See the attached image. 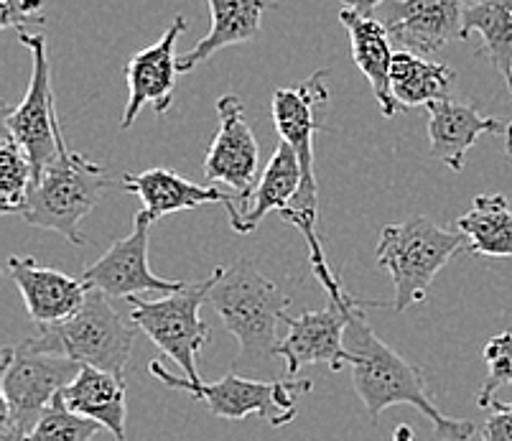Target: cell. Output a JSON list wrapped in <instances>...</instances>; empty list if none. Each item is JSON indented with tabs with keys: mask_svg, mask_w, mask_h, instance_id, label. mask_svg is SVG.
<instances>
[{
	"mask_svg": "<svg viewBox=\"0 0 512 441\" xmlns=\"http://www.w3.org/2000/svg\"><path fill=\"white\" fill-rule=\"evenodd\" d=\"M327 77L329 72L319 69L301 85L281 87V90L273 92L271 102L278 136L293 148L301 164V192L291 210L281 212V217L304 232L306 245H309L311 271L316 278L334 273L319 240V187H316L314 174V136L319 131L316 110L327 105L329 100Z\"/></svg>",
	"mask_w": 512,
	"mask_h": 441,
	"instance_id": "obj_3",
	"label": "cell"
},
{
	"mask_svg": "<svg viewBox=\"0 0 512 441\" xmlns=\"http://www.w3.org/2000/svg\"><path fill=\"white\" fill-rule=\"evenodd\" d=\"M44 0H0V29H18L26 23H44Z\"/></svg>",
	"mask_w": 512,
	"mask_h": 441,
	"instance_id": "obj_29",
	"label": "cell"
},
{
	"mask_svg": "<svg viewBox=\"0 0 512 441\" xmlns=\"http://www.w3.org/2000/svg\"><path fill=\"white\" fill-rule=\"evenodd\" d=\"M102 426L74 413L62 396L39 416L34 429L18 441H90Z\"/></svg>",
	"mask_w": 512,
	"mask_h": 441,
	"instance_id": "obj_27",
	"label": "cell"
},
{
	"mask_svg": "<svg viewBox=\"0 0 512 441\" xmlns=\"http://www.w3.org/2000/svg\"><path fill=\"white\" fill-rule=\"evenodd\" d=\"M299 192V156L293 153V148L288 146V143L281 141L276 151H273L268 166H265L263 176L258 179V187H255L253 197L242 204V210L235 202H230L225 207L232 230L240 232V235H250V232L263 222V217L268 215V212H278V215H281V212L291 210L296 197H299Z\"/></svg>",
	"mask_w": 512,
	"mask_h": 441,
	"instance_id": "obj_18",
	"label": "cell"
},
{
	"mask_svg": "<svg viewBox=\"0 0 512 441\" xmlns=\"http://www.w3.org/2000/svg\"><path fill=\"white\" fill-rule=\"evenodd\" d=\"M344 8H349V11L360 13V16H367V18H375V13L380 11V6L383 3H388V0H342Z\"/></svg>",
	"mask_w": 512,
	"mask_h": 441,
	"instance_id": "obj_31",
	"label": "cell"
},
{
	"mask_svg": "<svg viewBox=\"0 0 512 441\" xmlns=\"http://www.w3.org/2000/svg\"><path fill=\"white\" fill-rule=\"evenodd\" d=\"M428 143L431 153L451 171H462L464 159H467L469 148L477 143L479 136L490 133V136H502L507 133V125L502 120L490 118V115L479 113L474 105L454 102L451 97L428 105Z\"/></svg>",
	"mask_w": 512,
	"mask_h": 441,
	"instance_id": "obj_17",
	"label": "cell"
},
{
	"mask_svg": "<svg viewBox=\"0 0 512 441\" xmlns=\"http://www.w3.org/2000/svg\"><path fill=\"white\" fill-rule=\"evenodd\" d=\"M186 18L176 16L166 34L148 49L136 51L125 64V85H128V102H125L120 128L128 131L136 123L146 105H151L156 115H166L174 102L176 80H179V57L176 41L186 31Z\"/></svg>",
	"mask_w": 512,
	"mask_h": 441,
	"instance_id": "obj_13",
	"label": "cell"
},
{
	"mask_svg": "<svg viewBox=\"0 0 512 441\" xmlns=\"http://www.w3.org/2000/svg\"><path fill=\"white\" fill-rule=\"evenodd\" d=\"M138 332L141 329L133 319H123L110 299L90 286V294L77 314L59 324H44L21 342L31 350L67 357L77 365H90L125 380Z\"/></svg>",
	"mask_w": 512,
	"mask_h": 441,
	"instance_id": "obj_4",
	"label": "cell"
},
{
	"mask_svg": "<svg viewBox=\"0 0 512 441\" xmlns=\"http://www.w3.org/2000/svg\"><path fill=\"white\" fill-rule=\"evenodd\" d=\"M505 138H507V161H512V123L507 125Z\"/></svg>",
	"mask_w": 512,
	"mask_h": 441,
	"instance_id": "obj_33",
	"label": "cell"
},
{
	"mask_svg": "<svg viewBox=\"0 0 512 441\" xmlns=\"http://www.w3.org/2000/svg\"><path fill=\"white\" fill-rule=\"evenodd\" d=\"M217 271L202 281H186L184 289L164 294V299H138L130 301V319L146 334L148 340L174 360L184 378L202 380L199 375V355L212 340V329L204 322L199 309L209 299Z\"/></svg>",
	"mask_w": 512,
	"mask_h": 441,
	"instance_id": "obj_9",
	"label": "cell"
},
{
	"mask_svg": "<svg viewBox=\"0 0 512 441\" xmlns=\"http://www.w3.org/2000/svg\"><path fill=\"white\" fill-rule=\"evenodd\" d=\"M212 13V29L199 41L194 49L179 57V72L186 74L199 67L202 62L212 59L225 46L245 44L260 34L263 23L265 0H207Z\"/></svg>",
	"mask_w": 512,
	"mask_h": 441,
	"instance_id": "obj_22",
	"label": "cell"
},
{
	"mask_svg": "<svg viewBox=\"0 0 512 441\" xmlns=\"http://www.w3.org/2000/svg\"><path fill=\"white\" fill-rule=\"evenodd\" d=\"M456 80L454 67L421 57L416 51H395L390 87L400 108H423L449 97Z\"/></svg>",
	"mask_w": 512,
	"mask_h": 441,
	"instance_id": "obj_23",
	"label": "cell"
},
{
	"mask_svg": "<svg viewBox=\"0 0 512 441\" xmlns=\"http://www.w3.org/2000/svg\"><path fill=\"white\" fill-rule=\"evenodd\" d=\"M151 375L171 391L189 393L199 398L209 408L212 416L227 421H242L248 416H260L271 426L291 424L296 416V396L311 391V380L278 378L260 380L240 373H227L214 383L207 380H189L184 375H174L161 360L151 362Z\"/></svg>",
	"mask_w": 512,
	"mask_h": 441,
	"instance_id": "obj_6",
	"label": "cell"
},
{
	"mask_svg": "<svg viewBox=\"0 0 512 441\" xmlns=\"http://www.w3.org/2000/svg\"><path fill=\"white\" fill-rule=\"evenodd\" d=\"M464 248L462 232L444 230L426 215L385 225L377 243V266L393 278V309L406 311L426 301L441 268Z\"/></svg>",
	"mask_w": 512,
	"mask_h": 441,
	"instance_id": "obj_5",
	"label": "cell"
},
{
	"mask_svg": "<svg viewBox=\"0 0 512 441\" xmlns=\"http://www.w3.org/2000/svg\"><path fill=\"white\" fill-rule=\"evenodd\" d=\"M217 118L220 131L214 136L207 156H204V174L212 181H222L225 187L237 192L242 204L255 192L260 169V148L253 128L245 120L242 100L232 92L217 100Z\"/></svg>",
	"mask_w": 512,
	"mask_h": 441,
	"instance_id": "obj_14",
	"label": "cell"
},
{
	"mask_svg": "<svg viewBox=\"0 0 512 441\" xmlns=\"http://www.w3.org/2000/svg\"><path fill=\"white\" fill-rule=\"evenodd\" d=\"M482 441H512V403H490V416L484 421Z\"/></svg>",
	"mask_w": 512,
	"mask_h": 441,
	"instance_id": "obj_30",
	"label": "cell"
},
{
	"mask_svg": "<svg viewBox=\"0 0 512 441\" xmlns=\"http://www.w3.org/2000/svg\"><path fill=\"white\" fill-rule=\"evenodd\" d=\"M344 345L349 350L352 385L362 406L377 424L380 413L393 406H413L421 411L441 441H469L474 429L472 421L451 419L431 401L426 391V375L408 357L385 345L365 319V306H357L349 319Z\"/></svg>",
	"mask_w": 512,
	"mask_h": 441,
	"instance_id": "obj_1",
	"label": "cell"
},
{
	"mask_svg": "<svg viewBox=\"0 0 512 441\" xmlns=\"http://www.w3.org/2000/svg\"><path fill=\"white\" fill-rule=\"evenodd\" d=\"M34 169L29 156L23 153L16 138L8 136L0 146V212L3 215H21L29 202Z\"/></svg>",
	"mask_w": 512,
	"mask_h": 441,
	"instance_id": "obj_26",
	"label": "cell"
},
{
	"mask_svg": "<svg viewBox=\"0 0 512 441\" xmlns=\"http://www.w3.org/2000/svg\"><path fill=\"white\" fill-rule=\"evenodd\" d=\"M479 34L484 57L505 77L512 92V0H469L464 11L462 39Z\"/></svg>",
	"mask_w": 512,
	"mask_h": 441,
	"instance_id": "obj_24",
	"label": "cell"
},
{
	"mask_svg": "<svg viewBox=\"0 0 512 441\" xmlns=\"http://www.w3.org/2000/svg\"><path fill=\"white\" fill-rule=\"evenodd\" d=\"M456 227L469 253L482 258H512V210L502 194H477Z\"/></svg>",
	"mask_w": 512,
	"mask_h": 441,
	"instance_id": "obj_25",
	"label": "cell"
},
{
	"mask_svg": "<svg viewBox=\"0 0 512 441\" xmlns=\"http://www.w3.org/2000/svg\"><path fill=\"white\" fill-rule=\"evenodd\" d=\"M8 273L23 296V304L36 327L59 324L77 314L85 304L90 286L54 268L39 266L31 255H11Z\"/></svg>",
	"mask_w": 512,
	"mask_h": 441,
	"instance_id": "obj_16",
	"label": "cell"
},
{
	"mask_svg": "<svg viewBox=\"0 0 512 441\" xmlns=\"http://www.w3.org/2000/svg\"><path fill=\"white\" fill-rule=\"evenodd\" d=\"M153 222L143 212H138L133 222V232L128 238H118L105 253L82 273V281L92 289L102 291L107 299H133V296L158 291L174 294L184 289L186 281L161 278L148 266V227Z\"/></svg>",
	"mask_w": 512,
	"mask_h": 441,
	"instance_id": "obj_12",
	"label": "cell"
},
{
	"mask_svg": "<svg viewBox=\"0 0 512 441\" xmlns=\"http://www.w3.org/2000/svg\"><path fill=\"white\" fill-rule=\"evenodd\" d=\"M339 21L344 23L349 36V49H352V59L365 74V80L370 82L372 95H375L377 105L383 118H395L398 113V100L390 87V69H393V39H390L388 29L377 18L360 16V13L342 8L339 11Z\"/></svg>",
	"mask_w": 512,
	"mask_h": 441,
	"instance_id": "obj_20",
	"label": "cell"
},
{
	"mask_svg": "<svg viewBox=\"0 0 512 441\" xmlns=\"http://www.w3.org/2000/svg\"><path fill=\"white\" fill-rule=\"evenodd\" d=\"M120 187L143 202V215L151 222L181 210H197L204 204H230L232 197L217 187L194 184L171 169H148L141 174H123Z\"/></svg>",
	"mask_w": 512,
	"mask_h": 441,
	"instance_id": "obj_19",
	"label": "cell"
},
{
	"mask_svg": "<svg viewBox=\"0 0 512 441\" xmlns=\"http://www.w3.org/2000/svg\"><path fill=\"white\" fill-rule=\"evenodd\" d=\"M332 304L327 309L304 311L299 317H286V337H281L278 355L283 360V370L288 378H296L306 365H327L332 373H339L349 365V350L344 345L349 319L357 306H383L375 301H365L360 296L339 291L329 296Z\"/></svg>",
	"mask_w": 512,
	"mask_h": 441,
	"instance_id": "obj_11",
	"label": "cell"
},
{
	"mask_svg": "<svg viewBox=\"0 0 512 441\" xmlns=\"http://www.w3.org/2000/svg\"><path fill=\"white\" fill-rule=\"evenodd\" d=\"M484 362H487V378L477 393V406L490 408L495 393L505 385H512V332L495 334L484 345Z\"/></svg>",
	"mask_w": 512,
	"mask_h": 441,
	"instance_id": "obj_28",
	"label": "cell"
},
{
	"mask_svg": "<svg viewBox=\"0 0 512 441\" xmlns=\"http://www.w3.org/2000/svg\"><path fill=\"white\" fill-rule=\"evenodd\" d=\"M107 187L110 181L105 176V166L87 159L85 153L67 148L31 184L29 202L21 217L26 225L59 232L72 245H85L79 222L95 210Z\"/></svg>",
	"mask_w": 512,
	"mask_h": 441,
	"instance_id": "obj_7",
	"label": "cell"
},
{
	"mask_svg": "<svg viewBox=\"0 0 512 441\" xmlns=\"http://www.w3.org/2000/svg\"><path fill=\"white\" fill-rule=\"evenodd\" d=\"M469 0H388L380 18L390 39L403 51L436 54L449 41L462 39Z\"/></svg>",
	"mask_w": 512,
	"mask_h": 441,
	"instance_id": "obj_15",
	"label": "cell"
},
{
	"mask_svg": "<svg viewBox=\"0 0 512 441\" xmlns=\"http://www.w3.org/2000/svg\"><path fill=\"white\" fill-rule=\"evenodd\" d=\"M62 401L74 413L97 421L115 441H125V380L105 370L82 365L77 378L62 391Z\"/></svg>",
	"mask_w": 512,
	"mask_h": 441,
	"instance_id": "obj_21",
	"label": "cell"
},
{
	"mask_svg": "<svg viewBox=\"0 0 512 441\" xmlns=\"http://www.w3.org/2000/svg\"><path fill=\"white\" fill-rule=\"evenodd\" d=\"M82 365L67 357L31 350L18 342L3 350L0 362V391H3V439L18 441L36 426L41 413L62 396V391L79 375Z\"/></svg>",
	"mask_w": 512,
	"mask_h": 441,
	"instance_id": "obj_8",
	"label": "cell"
},
{
	"mask_svg": "<svg viewBox=\"0 0 512 441\" xmlns=\"http://www.w3.org/2000/svg\"><path fill=\"white\" fill-rule=\"evenodd\" d=\"M18 41L31 54V80L21 105L6 115V125L8 133L16 138L23 153L29 156L36 181L62 156V151H67V143H64L62 123L57 118L54 87H51L46 34H26V31H21Z\"/></svg>",
	"mask_w": 512,
	"mask_h": 441,
	"instance_id": "obj_10",
	"label": "cell"
},
{
	"mask_svg": "<svg viewBox=\"0 0 512 441\" xmlns=\"http://www.w3.org/2000/svg\"><path fill=\"white\" fill-rule=\"evenodd\" d=\"M390 441H413V429L408 424H400V426H395V431H393V439Z\"/></svg>",
	"mask_w": 512,
	"mask_h": 441,
	"instance_id": "obj_32",
	"label": "cell"
},
{
	"mask_svg": "<svg viewBox=\"0 0 512 441\" xmlns=\"http://www.w3.org/2000/svg\"><path fill=\"white\" fill-rule=\"evenodd\" d=\"M217 281L209 291V304L240 345L235 373L263 375L260 380L281 378L278 324L286 322L288 296L281 286L265 278L250 258H237L230 268H214Z\"/></svg>",
	"mask_w": 512,
	"mask_h": 441,
	"instance_id": "obj_2",
	"label": "cell"
}]
</instances>
